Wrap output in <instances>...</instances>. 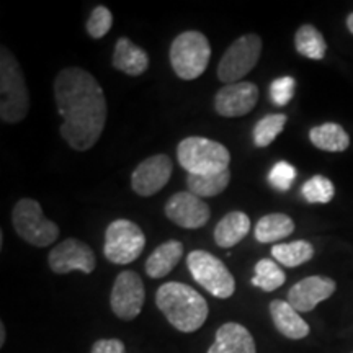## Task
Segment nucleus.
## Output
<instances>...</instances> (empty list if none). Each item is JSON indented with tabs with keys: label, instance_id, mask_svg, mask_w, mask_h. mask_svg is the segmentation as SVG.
<instances>
[{
	"label": "nucleus",
	"instance_id": "nucleus-20",
	"mask_svg": "<svg viewBox=\"0 0 353 353\" xmlns=\"http://www.w3.org/2000/svg\"><path fill=\"white\" fill-rule=\"evenodd\" d=\"M183 255V244L179 241H167L157 247L145 260V273L151 278H164L176 267Z\"/></svg>",
	"mask_w": 353,
	"mask_h": 353
},
{
	"label": "nucleus",
	"instance_id": "nucleus-26",
	"mask_svg": "<svg viewBox=\"0 0 353 353\" xmlns=\"http://www.w3.org/2000/svg\"><path fill=\"white\" fill-rule=\"evenodd\" d=\"M286 281L285 272L281 270L280 265L273 262L272 259H262L255 263L252 285L263 291H275L283 286Z\"/></svg>",
	"mask_w": 353,
	"mask_h": 353
},
{
	"label": "nucleus",
	"instance_id": "nucleus-28",
	"mask_svg": "<svg viewBox=\"0 0 353 353\" xmlns=\"http://www.w3.org/2000/svg\"><path fill=\"white\" fill-rule=\"evenodd\" d=\"M301 193L307 203H321V205H325V203L332 201L335 195V187L327 176L314 175L303 185Z\"/></svg>",
	"mask_w": 353,
	"mask_h": 353
},
{
	"label": "nucleus",
	"instance_id": "nucleus-9",
	"mask_svg": "<svg viewBox=\"0 0 353 353\" xmlns=\"http://www.w3.org/2000/svg\"><path fill=\"white\" fill-rule=\"evenodd\" d=\"M262 54V38L255 33H247L237 38L228 48L218 65V77L226 85L242 82L247 74L257 65Z\"/></svg>",
	"mask_w": 353,
	"mask_h": 353
},
{
	"label": "nucleus",
	"instance_id": "nucleus-3",
	"mask_svg": "<svg viewBox=\"0 0 353 353\" xmlns=\"http://www.w3.org/2000/svg\"><path fill=\"white\" fill-rule=\"evenodd\" d=\"M30 110V94L23 70L7 46L0 50V118L3 123L25 120Z\"/></svg>",
	"mask_w": 353,
	"mask_h": 353
},
{
	"label": "nucleus",
	"instance_id": "nucleus-13",
	"mask_svg": "<svg viewBox=\"0 0 353 353\" xmlns=\"http://www.w3.org/2000/svg\"><path fill=\"white\" fill-rule=\"evenodd\" d=\"M165 216L183 229H200L211 218V210L201 198L190 192H179L169 198Z\"/></svg>",
	"mask_w": 353,
	"mask_h": 353
},
{
	"label": "nucleus",
	"instance_id": "nucleus-8",
	"mask_svg": "<svg viewBox=\"0 0 353 353\" xmlns=\"http://www.w3.org/2000/svg\"><path fill=\"white\" fill-rule=\"evenodd\" d=\"M145 236L138 224L130 219H114L105 232L103 254L117 265L132 263L143 254Z\"/></svg>",
	"mask_w": 353,
	"mask_h": 353
},
{
	"label": "nucleus",
	"instance_id": "nucleus-22",
	"mask_svg": "<svg viewBox=\"0 0 353 353\" xmlns=\"http://www.w3.org/2000/svg\"><path fill=\"white\" fill-rule=\"evenodd\" d=\"M309 139L317 149L325 152H342L350 145V136L339 123H324L311 128Z\"/></svg>",
	"mask_w": 353,
	"mask_h": 353
},
{
	"label": "nucleus",
	"instance_id": "nucleus-23",
	"mask_svg": "<svg viewBox=\"0 0 353 353\" xmlns=\"http://www.w3.org/2000/svg\"><path fill=\"white\" fill-rule=\"evenodd\" d=\"M294 46H296L299 54L312 61L324 59L325 51H327L324 37L312 25L299 26L296 34H294Z\"/></svg>",
	"mask_w": 353,
	"mask_h": 353
},
{
	"label": "nucleus",
	"instance_id": "nucleus-7",
	"mask_svg": "<svg viewBox=\"0 0 353 353\" xmlns=\"http://www.w3.org/2000/svg\"><path fill=\"white\" fill-rule=\"evenodd\" d=\"M187 267L193 280L216 298L228 299L236 291V280L229 268L216 255L206 250L190 252L187 255Z\"/></svg>",
	"mask_w": 353,
	"mask_h": 353
},
{
	"label": "nucleus",
	"instance_id": "nucleus-32",
	"mask_svg": "<svg viewBox=\"0 0 353 353\" xmlns=\"http://www.w3.org/2000/svg\"><path fill=\"white\" fill-rule=\"evenodd\" d=\"M90 353H126V348L120 339H100L94 343Z\"/></svg>",
	"mask_w": 353,
	"mask_h": 353
},
{
	"label": "nucleus",
	"instance_id": "nucleus-16",
	"mask_svg": "<svg viewBox=\"0 0 353 353\" xmlns=\"http://www.w3.org/2000/svg\"><path fill=\"white\" fill-rule=\"evenodd\" d=\"M208 353H257V348L247 327L237 322H226L216 332Z\"/></svg>",
	"mask_w": 353,
	"mask_h": 353
},
{
	"label": "nucleus",
	"instance_id": "nucleus-31",
	"mask_svg": "<svg viewBox=\"0 0 353 353\" xmlns=\"http://www.w3.org/2000/svg\"><path fill=\"white\" fill-rule=\"evenodd\" d=\"M294 88H296V81L291 76L275 79L270 83V99L273 105H276V107L288 105L294 95Z\"/></svg>",
	"mask_w": 353,
	"mask_h": 353
},
{
	"label": "nucleus",
	"instance_id": "nucleus-12",
	"mask_svg": "<svg viewBox=\"0 0 353 353\" xmlns=\"http://www.w3.org/2000/svg\"><path fill=\"white\" fill-rule=\"evenodd\" d=\"M174 164L165 154L148 157L131 175V187L139 196H152L169 183Z\"/></svg>",
	"mask_w": 353,
	"mask_h": 353
},
{
	"label": "nucleus",
	"instance_id": "nucleus-1",
	"mask_svg": "<svg viewBox=\"0 0 353 353\" xmlns=\"http://www.w3.org/2000/svg\"><path fill=\"white\" fill-rule=\"evenodd\" d=\"M54 99L64 120L61 136L74 151H88L100 139L107 123L103 88L85 69L65 68L56 76Z\"/></svg>",
	"mask_w": 353,
	"mask_h": 353
},
{
	"label": "nucleus",
	"instance_id": "nucleus-2",
	"mask_svg": "<svg viewBox=\"0 0 353 353\" xmlns=\"http://www.w3.org/2000/svg\"><path fill=\"white\" fill-rule=\"evenodd\" d=\"M156 304L172 327L185 334L200 329L210 314L206 299L192 286L176 281H169L157 290Z\"/></svg>",
	"mask_w": 353,
	"mask_h": 353
},
{
	"label": "nucleus",
	"instance_id": "nucleus-25",
	"mask_svg": "<svg viewBox=\"0 0 353 353\" xmlns=\"http://www.w3.org/2000/svg\"><path fill=\"white\" fill-rule=\"evenodd\" d=\"M272 255L283 267L294 268L306 263L314 257V247L307 241H294L288 244H275L272 247Z\"/></svg>",
	"mask_w": 353,
	"mask_h": 353
},
{
	"label": "nucleus",
	"instance_id": "nucleus-4",
	"mask_svg": "<svg viewBox=\"0 0 353 353\" xmlns=\"http://www.w3.org/2000/svg\"><path fill=\"white\" fill-rule=\"evenodd\" d=\"M176 159L188 175H216L229 170L231 164V154L226 145L201 136H190L180 141Z\"/></svg>",
	"mask_w": 353,
	"mask_h": 353
},
{
	"label": "nucleus",
	"instance_id": "nucleus-5",
	"mask_svg": "<svg viewBox=\"0 0 353 353\" xmlns=\"http://www.w3.org/2000/svg\"><path fill=\"white\" fill-rule=\"evenodd\" d=\"M211 46L200 32H183L172 41L170 64L176 77L195 81L210 64Z\"/></svg>",
	"mask_w": 353,
	"mask_h": 353
},
{
	"label": "nucleus",
	"instance_id": "nucleus-19",
	"mask_svg": "<svg viewBox=\"0 0 353 353\" xmlns=\"http://www.w3.org/2000/svg\"><path fill=\"white\" fill-rule=\"evenodd\" d=\"M252 223L242 211H231L216 224L214 241L221 249H231L237 245L249 234Z\"/></svg>",
	"mask_w": 353,
	"mask_h": 353
},
{
	"label": "nucleus",
	"instance_id": "nucleus-27",
	"mask_svg": "<svg viewBox=\"0 0 353 353\" xmlns=\"http://www.w3.org/2000/svg\"><path fill=\"white\" fill-rule=\"evenodd\" d=\"M286 120L288 118L283 113H273L263 117L254 128V144L257 148H268L278 138V134H281V131L285 130Z\"/></svg>",
	"mask_w": 353,
	"mask_h": 353
},
{
	"label": "nucleus",
	"instance_id": "nucleus-29",
	"mask_svg": "<svg viewBox=\"0 0 353 353\" xmlns=\"http://www.w3.org/2000/svg\"><path fill=\"white\" fill-rule=\"evenodd\" d=\"M113 25V15L105 6H99L92 10L90 17L87 20V33L92 38L100 39L112 30Z\"/></svg>",
	"mask_w": 353,
	"mask_h": 353
},
{
	"label": "nucleus",
	"instance_id": "nucleus-6",
	"mask_svg": "<svg viewBox=\"0 0 353 353\" xmlns=\"http://www.w3.org/2000/svg\"><path fill=\"white\" fill-rule=\"evenodd\" d=\"M15 232L33 247H48L59 237V228L54 221L43 214L41 205L32 198H21L12 211Z\"/></svg>",
	"mask_w": 353,
	"mask_h": 353
},
{
	"label": "nucleus",
	"instance_id": "nucleus-18",
	"mask_svg": "<svg viewBox=\"0 0 353 353\" xmlns=\"http://www.w3.org/2000/svg\"><path fill=\"white\" fill-rule=\"evenodd\" d=\"M113 68L121 70V72L128 74V76L138 77L149 68V56L143 48H139L138 44H134L131 39L120 38L114 44V52H113Z\"/></svg>",
	"mask_w": 353,
	"mask_h": 353
},
{
	"label": "nucleus",
	"instance_id": "nucleus-33",
	"mask_svg": "<svg viewBox=\"0 0 353 353\" xmlns=\"http://www.w3.org/2000/svg\"><path fill=\"white\" fill-rule=\"evenodd\" d=\"M6 337H7L6 325H3V322H2V324H0V347L6 345Z\"/></svg>",
	"mask_w": 353,
	"mask_h": 353
},
{
	"label": "nucleus",
	"instance_id": "nucleus-14",
	"mask_svg": "<svg viewBox=\"0 0 353 353\" xmlns=\"http://www.w3.org/2000/svg\"><path fill=\"white\" fill-rule=\"evenodd\" d=\"M259 101V88L252 82H237L224 85L214 97L216 113L224 118H239L249 114Z\"/></svg>",
	"mask_w": 353,
	"mask_h": 353
},
{
	"label": "nucleus",
	"instance_id": "nucleus-30",
	"mask_svg": "<svg viewBox=\"0 0 353 353\" xmlns=\"http://www.w3.org/2000/svg\"><path fill=\"white\" fill-rule=\"evenodd\" d=\"M294 180H296V169L290 162H276L268 172V183L278 192H288Z\"/></svg>",
	"mask_w": 353,
	"mask_h": 353
},
{
	"label": "nucleus",
	"instance_id": "nucleus-34",
	"mask_svg": "<svg viewBox=\"0 0 353 353\" xmlns=\"http://www.w3.org/2000/svg\"><path fill=\"white\" fill-rule=\"evenodd\" d=\"M347 28L350 30V33L353 34V13H350V15L347 17Z\"/></svg>",
	"mask_w": 353,
	"mask_h": 353
},
{
	"label": "nucleus",
	"instance_id": "nucleus-17",
	"mask_svg": "<svg viewBox=\"0 0 353 353\" xmlns=\"http://www.w3.org/2000/svg\"><path fill=\"white\" fill-rule=\"evenodd\" d=\"M270 314L276 330L286 339L301 341L311 332L307 322L299 316V312L288 301L273 299L270 303Z\"/></svg>",
	"mask_w": 353,
	"mask_h": 353
},
{
	"label": "nucleus",
	"instance_id": "nucleus-10",
	"mask_svg": "<svg viewBox=\"0 0 353 353\" xmlns=\"http://www.w3.org/2000/svg\"><path fill=\"white\" fill-rule=\"evenodd\" d=\"M145 299V290L141 276L136 272L125 270L114 280L110 294V306L114 316L123 321H132L141 314Z\"/></svg>",
	"mask_w": 353,
	"mask_h": 353
},
{
	"label": "nucleus",
	"instance_id": "nucleus-24",
	"mask_svg": "<svg viewBox=\"0 0 353 353\" xmlns=\"http://www.w3.org/2000/svg\"><path fill=\"white\" fill-rule=\"evenodd\" d=\"M231 182V170L221 172L216 175H188L187 187L188 192L196 195L198 198H211L218 196L228 188Z\"/></svg>",
	"mask_w": 353,
	"mask_h": 353
},
{
	"label": "nucleus",
	"instance_id": "nucleus-15",
	"mask_svg": "<svg viewBox=\"0 0 353 353\" xmlns=\"http://www.w3.org/2000/svg\"><path fill=\"white\" fill-rule=\"evenodd\" d=\"M337 290V285L329 276H307L298 281L288 291V303L298 312H311L316 306L325 299H329Z\"/></svg>",
	"mask_w": 353,
	"mask_h": 353
},
{
	"label": "nucleus",
	"instance_id": "nucleus-11",
	"mask_svg": "<svg viewBox=\"0 0 353 353\" xmlns=\"http://www.w3.org/2000/svg\"><path fill=\"white\" fill-rule=\"evenodd\" d=\"M48 263L56 275L70 272H82L88 275L95 270L97 259L90 245L79 239H65L59 242L48 255Z\"/></svg>",
	"mask_w": 353,
	"mask_h": 353
},
{
	"label": "nucleus",
	"instance_id": "nucleus-21",
	"mask_svg": "<svg viewBox=\"0 0 353 353\" xmlns=\"http://www.w3.org/2000/svg\"><path fill=\"white\" fill-rule=\"evenodd\" d=\"M294 231V221L288 214L272 213L265 214L255 224V239L260 244H272L285 237H288Z\"/></svg>",
	"mask_w": 353,
	"mask_h": 353
}]
</instances>
